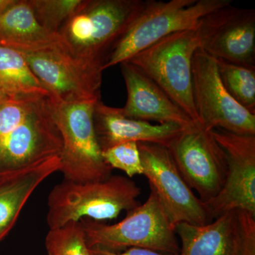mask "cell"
<instances>
[{
    "label": "cell",
    "mask_w": 255,
    "mask_h": 255,
    "mask_svg": "<svg viewBox=\"0 0 255 255\" xmlns=\"http://www.w3.org/2000/svg\"><path fill=\"white\" fill-rule=\"evenodd\" d=\"M141 190L130 178L112 175L97 182L65 180L48 195L46 221L50 230L89 219L96 221L117 219L123 211L139 204Z\"/></svg>",
    "instance_id": "6da1fadb"
},
{
    "label": "cell",
    "mask_w": 255,
    "mask_h": 255,
    "mask_svg": "<svg viewBox=\"0 0 255 255\" xmlns=\"http://www.w3.org/2000/svg\"><path fill=\"white\" fill-rule=\"evenodd\" d=\"M147 1L85 0L58 33L72 55L103 69L114 45L143 11Z\"/></svg>",
    "instance_id": "7a4b0ae2"
},
{
    "label": "cell",
    "mask_w": 255,
    "mask_h": 255,
    "mask_svg": "<svg viewBox=\"0 0 255 255\" xmlns=\"http://www.w3.org/2000/svg\"><path fill=\"white\" fill-rule=\"evenodd\" d=\"M127 213L122 221L112 225L82 219L88 248L114 252L136 248L179 254L174 226L153 189L144 204Z\"/></svg>",
    "instance_id": "3957f363"
},
{
    "label": "cell",
    "mask_w": 255,
    "mask_h": 255,
    "mask_svg": "<svg viewBox=\"0 0 255 255\" xmlns=\"http://www.w3.org/2000/svg\"><path fill=\"white\" fill-rule=\"evenodd\" d=\"M231 4V0H147L145 9L114 45L104 70L127 61L164 37L195 29L201 18Z\"/></svg>",
    "instance_id": "277c9868"
},
{
    "label": "cell",
    "mask_w": 255,
    "mask_h": 255,
    "mask_svg": "<svg viewBox=\"0 0 255 255\" xmlns=\"http://www.w3.org/2000/svg\"><path fill=\"white\" fill-rule=\"evenodd\" d=\"M199 48L196 28L164 37L127 60L153 80L197 127L191 66L194 53Z\"/></svg>",
    "instance_id": "5b68a950"
},
{
    "label": "cell",
    "mask_w": 255,
    "mask_h": 255,
    "mask_svg": "<svg viewBox=\"0 0 255 255\" xmlns=\"http://www.w3.org/2000/svg\"><path fill=\"white\" fill-rule=\"evenodd\" d=\"M50 101L63 142L60 172L64 179L97 182L111 177L113 169L102 156L94 125V109L98 101L74 103Z\"/></svg>",
    "instance_id": "8992f818"
},
{
    "label": "cell",
    "mask_w": 255,
    "mask_h": 255,
    "mask_svg": "<svg viewBox=\"0 0 255 255\" xmlns=\"http://www.w3.org/2000/svg\"><path fill=\"white\" fill-rule=\"evenodd\" d=\"M21 54L53 102L74 103L100 100L104 70L100 65L74 56L65 48Z\"/></svg>",
    "instance_id": "52a82bcc"
},
{
    "label": "cell",
    "mask_w": 255,
    "mask_h": 255,
    "mask_svg": "<svg viewBox=\"0 0 255 255\" xmlns=\"http://www.w3.org/2000/svg\"><path fill=\"white\" fill-rule=\"evenodd\" d=\"M193 98L199 127L255 135V115L238 104L220 79L216 60L199 48L192 59Z\"/></svg>",
    "instance_id": "ba28073f"
},
{
    "label": "cell",
    "mask_w": 255,
    "mask_h": 255,
    "mask_svg": "<svg viewBox=\"0 0 255 255\" xmlns=\"http://www.w3.org/2000/svg\"><path fill=\"white\" fill-rule=\"evenodd\" d=\"M143 175L158 196L171 223L204 225L211 222L204 203L196 196L181 175L167 147L137 142Z\"/></svg>",
    "instance_id": "9c48e42d"
},
{
    "label": "cell",
    "mask_w": 255,
    "mask_h": 255,
    "mask_svg": "<svg viewBox=\"0 0 255 255\" xmlns=\"http://www.w3.org/2000/svg\"><path fill=\"white\" fill-rule=\"evenodd\" d=\"M168 149L183 179L203 203L219 194L226 182L227 162L212 132L188 128Z\"/></svg>",
    "instance_id": "30bf717a"
},
{
    "label": "cell",
    "mask_w": 255,
    "mask_h": 255,
    "mask_svg": "<svg viewBox=\"0 0 255 255\" xmlns=\"http://www.w3.org/2000/svg\"><path fill=\"white\" fill-rule=\"evenodd\" d=\"M181 246L178 255H255V216L236 209L204 225L174 226Z\"/></svg>",
    "instance_id": "8fae6325"
},
{
    "label": "cell",
    "mask_w": 255,
    "mask_h": 255,
    "mask_svg": "<svg viewBox=\"0 0 255 255\" xmlns=\"http://www.w3.org/2000/svg\"><path fill=\"white\" fill-rule=\"evenodd\" d=\"M211 132L226 156L227 175L219 194L205 204L210 218L236 209L255 216V135L220 128Z\"/></svg>",
    "instance_id": "7c38bea8"
},
{
    "label": "cell",
    "mask_w": 255,
    "mask_h": 255,
    "mask_svg": "<svg viewBox=\"0 0 255 255\" xmlns=\"http://www.w3.org/2000/svg\"><path fill=\"white\" fill-rule=\"evenodd\" d=\"M201 48L215 59L255 67V11L232 5L201 18L197 26Z\"/></svg>",
    "instance_id": "4fadbf2b"
},
{
    "label": "cell",
    "mask_w": 255,
    "mask_h": 255,
    "mask_svg": "<svg viewBox=\"0 0 255 255\" xmlns=\"http://www.w3.org/2000/svg\"><path fill=\"white\" fill-rule=\"evenodd\" d=\"M127 90V101L121 112L128 118L173 124L184 128L197 127L187 115L147 75L129 62L121 63Z\"/></svg>",
    "instance_id": "5bb4252c"
},
{
    "label": "cell",
    "mask_w": 255,
    "mask_h": 255,
    "mask_svg": "<svg viewBox=\"0 0 255 255\" xmlns=\"http://www.w3.org/2000/svg\"><path fill=\"white\" fill-rule=\"evenodd\" d=\"M94 125L102 150L128 142H147L167 147L186 128L173 124H152L125 117L120 108L105 105L101 100L94 109Z\"/></svg>",
    "instance_id": "9a60e30c"
},
{
    "label": "cell",
    "mask_w": 255,
    "mask_h": 255,
    "mask_svg": "<svg viewBox=\"0 0 255 255\" xmlns=\"http://www.w3.org/2000/svg\"><path fill=\"white\" fill-rule=\"evenodd\" d=\"M0 46L21 53L68 48L59 33L40 24L28 0H14L0 14Z\"/></svg>",
    "instance_id": "2e32d148"
},
{
    "label": "cell",
    "mask_w": 255,
    "mask_h": 255,
    "mask_svg": "<svg viewBox=\"0 0 255 255\" xmlns=\"http://www.w3.org/2000/svg\"><path fill=\"white\" fill-rule=\"evenodd\" d=\"M61 167L60 157L26 168L0 172V240L15 222L32 194L40 184Z\"/></svg>",
    "instance_id": "e0dca14e"
},
{
    "label": "cell",
    "mask_w": 255,
    "mask_h": 255,
    "mask_svg": "<svg viewBox=\"0 0 255 255\" xmlns=\"http://www.w3.org/2000/svg\"><path fill=\"white\" fill-rule=\"evenodd\" d=\"M0 93L48 95L18 50L0 46Z\"/></svg>",
    "instance_id": "ac0fdd59"
},
{
    "label": "cell",
    "mask_w": 255,
    "mask_h": 255,
    "mask_svg": "<svg viewBox=\"0 0 255 255\" xmlns=\"http://www.w3.org/2000/svg\"><path fill=\"white\" fill-rule=\"evenodd\" d=\"M216 60L220 79L233 100L255 115V67Z\"/></svg>",
    "instance_id": "d6986e66"
},
{
    "label": "cell",
    "mask_w": 255,
    "mask_h": 255,
    "mask_svg": "<svg viewBox=\"0 0 255 255\" xmlns=\"http://www.w3.org/2000/svg\"><path fill=\"white\" fill-rule=\"evenodd\" d=\"M45 245L48 255H90L80 221L50 230Z\"/></svg>",
    "instance_id": "ffe728a7"
},
{
    "label": "cell",
    "mask_w": 255,
    "mask_h": 255,
    "mask_svg": "<svg viewBox=\"0 0 255 255\" xmlns=\"http://www.w3.org/2000/svg\"><path fill=\"white\" fill-rule=\"evenodd\" d=\"M85 0H28L36 19L48 31L58 33Z\"/></svg>",
    "instance_id": "44dd1931"
},
{
    "label": "cell",
    "mask_w": 255,
    "mask_h": 255,
    "mask_svg": "<svg viewBox=\"0 0 255 255\" xmlns=\"http://www.w3.org/2000/svg\"><path fill=\"white\" fill-rule=\"evenodd\" d=\"M102 156L112 169L123 171L130 179L143 174L137 142H124L109 147L102 151Z\"/></svg>",
    "instance_id": "7402d4cb"
},
{
    "label": "cell",
    "mask_w": 255,
    "mask_h": 255,
    "mask_svg": "<svg viewBox=\"0 0 255 255\" xmlns=\"http://www.w3.org/2000/svg\"><path fill=\"white\" fill-rule=\"evenodd\" d=\"M90 255H178L171 253H161V252L143 249V248H128L125 251L114 252L101 248H90Z\"/></svg>",
    "instance_id": "603a6c76"
},
{
    "label": "cell",
    "mask_w": 255,
    "mask_h": 255,
    "mask_svg": "<svg viewBox=\"0 0 255 255\" xmlns=\"http://www.w3.org/2000/svg\"><path fill=\"white\" fill-rule=\"evenodd\" d=\"M14 0H0V14L14 3Z\"/></svg>",
    "instance_id": "cb8c5ba5"
}]
</instances>
